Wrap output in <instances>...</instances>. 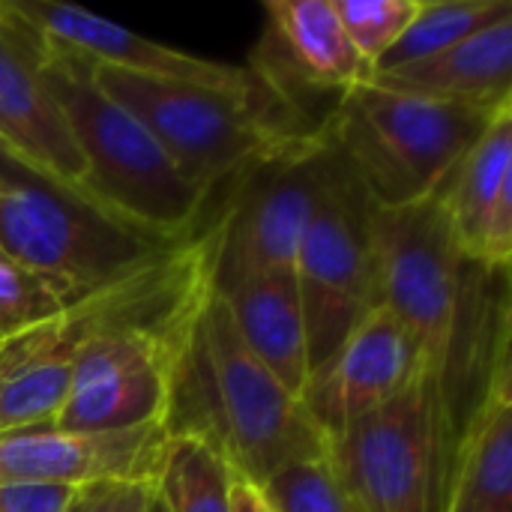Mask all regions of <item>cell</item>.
I'll return each instance as SVG.
<instances>
[{
	"label": "cell",
	"instance_id": "23",
	"mask_svg": "<svg viewBox=\"0 0 512 512\" xmlns=\"http://www.w3.org/2000/svg\"><path fill=\"white\" fill-rule=\"evenodd\" d=\"M333 6L360 57L375 69L408 30L420 0H333Z\"/></svg>",
	"mask_w": 512,
	"mask_h": 512
},
{
	"label": "cell",
	"instance_id": "24",
	"mask_svg": "<svg viewBox=\"0 0 512 512\" xmlns=\"http://www.w3.org/2000/svg\"><path fill=\"white\" fill-rule=\"evenodd\" d=\"M63 309L66 303L42 276L0 252V342L57 318Z\"/></svg>",
	"mask_w": 512,
	"mask_h": 512
},
{
	"label": "cell",
	"instance_id": "10",
	"mask_svg": "<svg viewBox=\"0 0 512 512\" xmlns=\"http://www.w3.org/2000/svg\"><path fill=\"white\" fill-rule=\"evenodd\" d=\"M195 318L177 327L114 324L93 333L72 357L69 393L54 426L117 432L162 423L171 372Z\"/></svg>",
	"mask_w": 512,
	"mask_h": 512
},
{
	"label": "cell",
	"instance_id": "15",
	"mask_svg": "<svg viewBox=\"0 0 512 512\" xmlns=\"http://www.w3.org/2000/svg\"><path fill=\"white\" fill-rule=\"evenodd\" d=\"M12 9L36 27L48 42L117 72L141 75V78H162V81H183V84H204V87H252L255 75L243 66L216 63L207 57H195L162 42L144 39L129 27L93 15L78 6L51 3V0H9Z\"/></svg>",
	"mask_w": 512,
	"mask_h": 512
},
{
	"label": "cell",
	"instance_id": "29",
	"mask_svg": "<svg viewBox=\"0 0 512 512\" xmlns=\"http://www.w3.org/2000/svg\"><path fill=\"white\" fill-rule=\"evenodd\" d=\"M3 150H6V147H3V141H0V153H3Z\"/></svg>",
	"mask_w": 512,
	"mask_h": 512
},
{
	"label": "cell",
	"instance_id": "7",
	"mask_svg": "<svg viewBox=\"0 0 512 512\" xmlns=\"http://www.w3.org/2000/svg\"><path fill=\"white\" fill-rule=\"evenodd\" d=\"M342 150L327 126L306 132L285 150L237 174L216 213L219 252L213 288L255 273H291L303 234L324 201Z\"/></svg>",
	"mask_w": 512,
	"mask_h": 512
},
{
	"label": "cell",
	"instance_id": "28",
	"mask_svg": "<svg viewBox=\"0 0 512 512\" xmlns=\"http://www.w3.org/2000/svg\"><path fill=\"white\" fill-rule=\"evenodd\" d=\"M147 512H168V507L162 504V498H159V495H153V501H150V507H147Z\"/></svg>",
	"mask_w": 512,
	"mask_h": 512
},
{
	"label": "cell",
	"instance_id": "6",
	"mask_svg": "<svg viewBox=\"0 0 512 512\" xmlns=\"http://www.w3.org/2000/svg\"><path fill=\"white\" fill-rule=\"evenodd\" d=\"M498 111L360 84L336 99L327 126L372 204L402 207L432 198Z\"/></svg>",
	"mask_w": 512,
	"mask_h": 512
},
{
	"label": "cell",
	"instance_id": "26",
	"mask_svg": "<svg viewBox=\"0 0 512 512\" xmlns=\"http://www.w3.org/2000/svg\"><path fill=\"white\" fill-rule=\"evenodd\" d=\"M78 489L57 483H3L0 512H69Z\"/></svg>",
	"mask_w": 512,
	"mask_h": 512
},
{
	"label": "cell",
	"instance_id": "25",
	"mask_svg": "<svg viewBox=\"0 0 512 512\" xmlns=\"http://www.w3.org/2000/svg\"><path fill=\"white\" fill-rule=\"evenodd\" d=\"M153 495V483H93L78 489L69 512H147Z\"/></svg>",
	"mask_w": 512,
	"mask_h": 512
},
{
	"label": "cell",
	"instance_id": "9",
	"mask_svg": "<svg viewBox=\"0 0 512 512\" xmlns=\"http://www.w3.org/2000/svg\"><path fill=\"white\" fill-rule=\"evenodd\" d=\"M372 207L369 192L342 156L324 201L303 234L294 264L306 324L309 375L321 369L366 312L378 306Z\"/></svg>",
	"mask_w": 512,
	"mask_h": 512
},
{
	"label": "cell",
	"instance_id": "12",
	"mask_svg": "<svg viewBox=\"0 0 512 512\" xmlns=\"http://www.w3.org/2000/svg\"><path fill=\"white\" fill-rule=\"evenodd\" d=\"M423 372L426 360L420 342L384 303H378L333 357L309 375L300 402L315 426L333 441L357 420L402 396Z\"/></svg>",
	"mask_w": 512,
	"mask_h": 512
},
{
	"label": "cell",
	"instance_id": "1",
	"mask_svg": "<svg viewBox=\"0 0 512 512\" xmlns=\"http://www.w3.org/2000/svg\"><path fill=\"white\" fill-rule=\"evenodd\" d=\"M372 261L378 303L423 348L453 456L495 366L512 354L510 273L465 258L435 198L372 207Z\"/></svg>",
	"mask_w": 512,
	"mask_h": 512
},
{
	"label": "cell",
	"instance_id": "11",
	"mask_svg": "<svg viewBox=\"0 0 512 512\" xmlns=\"http://www.w3.org/2000/svg\"><path fill=\"white\" fill-rule=\"evenodd\" d=\"M264 12V33L246 69L300 117L306 99H339L372 81L375 69L348 39L333 0H267Z\"/></svg>",
	"mask_w": 512,
	"mask_h": 512
},
{
	"label": "cell",
	"instance_id": "3",
	"mask_svg": "<svg viewBox=\"0 0 512 512\" xmlns=\"http://www.w3.org/2000/svg\"><path fill=\"white\" fill-rule=\"evenodd\" d=\"M39 72L81 150V192L93 204L171 243L192 237L207 222L213 192L180 174L159 141L96 87L84 57L39 33Z\"/></svg>",
	"mask_w": 512,
	"mask_h": 512
},
{
	"label": "cell",
	"instance_id": "20",
	"mask_svg": "<svg viewBox=\"0 0 512 512\" xmlns=\"http://www.w3.org/2000/svg\"><path fill=\"white\" fill-rule=\"evenodd\" d=\"M504 18H512L510 0H420L408 30L384 54L375 72H387L435 57Z\"/></svg>",
	"mask_w": 512,
	"mask_h": 512
},
{
	"label": "cell",
	"instance_id": "18",
	"mask_svg": "<svg viewBox=\"0 0 512 512\" xmlns=\"http://www.w3.org/2000/svg\"><path fill=\"white\" fill-rule=\"evenodd\" d=\"M441 512H512V354L456 441Z\"/></svg>",
	"mask_w": 512,
	"mask_h": 512
},
{
	"label": "cell",
	"instance_id": "22",
	"mask_svg": "<svg viewBox=\"0 0 512 512\" xmlns=\"http://www.w3.org/2000/svg\"><path fill=\"white\" fill-rule=\"evenodd\" d=\"M258 489L273 512H357L330 456L294 462Z\"/></svg>",
	"mask_w": 512,
	"mask_h": 512
},
{
	"label": "cell",
	"instance_id": "17",
	"mask_svg": "<svg viewBox=\"0 0 512 512\" xmlns=\"http://www.w3.org/2000/svg\"><path fill=\"white\" fill-rule=\"evenodd\" d=\"M369 84L402 96L489 111L512 105V18L483 27L435 57L375 72Z\"/></svg>",
	"mask_w": 512,
	"mask_h": 512
},
{
	"label": "cell",
	"instance_id": "5",
	"mask_svg": "<svg viewBox=\"0 0 512 512\" xmlns=\"http://www.w3.org/2000/svg\"><path fill=\"white\" fill-rule=\"evenodd\" d=\"M174 246L0 153V252L42 276L66 306Z\"/></svg>",
	"mask_w": 512,
	"mask_h": 512
},
{
	"label": "cell",
	"instance_id": "27",
	"mask_svg": "<svg viewBox=\"0 0 512 512\" xmlns=\"http://www.w3.org/2000/svg\"><path fill=\"white\" fill-rule=\"evenodd\" d=\"M231 512H273V507L255 483L231 474Z\"/></svg>",
	"mask_w": 512,
	"mask_h": 512
},
{
	"label": "cell",
	"instance_id": "13",
	"mask_svg": "<svg viewBox=\"0 0 512 512\" xmlns=\"http://www.w3.org/2000/svg\"><path fill=\"white\" fill-rule=\"evenodd\" d=\"M168 432L147 423L117 432H66L54 423L0 435L3 483H153L162 471Z\"/></svg>",
	"mask_w": 512,
	"mask_h": 512
},
{
	"label": "cell",
	"instance_id": "4",
	"mask_svg": "<svg viewBox=\"0 0 512 512\" xmlns=\"http://www.w3.org/2000/svg\"><path fill=\"white\" fill-rule=\"evenodd\" d=\"M90 72L96 87L159 141L180 174L207 192L321 126L300 117L258 81L252 87H204L141 78L96 63H90Z\"/></svg>",
	"mask_w": 512,
	"mask_h": 512
},
{
	"label": "cell",
	"instance_id": "16",
	"mask_svg": "<svg viewBox=\"0 0 512 512\" xmlns=\"http://www.w3.org/2000/svg\"><path fill=\"white\" fill-rule=\"evenodd\" d=\"M465 258L510 273L512 261V105L501 108L477 144L432 195Z\"/></svg>",
	"mask_w": 512,
	"mask_h": 512
},
{
	"label": "cell",
	"instance_id": "19",
	"mask_svg": "<svg viewBox=\"0 0 512 512\" xmlns=\"http://www.w3.org/2000/svg\"><path fill=\"white\" fill-rule=\"evenodd\" d=\"M249 351L300 399L309 381L306 324L297 279L291 273H255L213 288Z\"/></svg>",
	"mask_w": 512,
	"mask_h": 512
},
{
	"label": "cell",
	"instance_id": "14",
	"mask_svg": "<svg viewBox=\"0 0 512 512\" xmlns=\"http://www.w3.org/2000/svg\"><path fill=\"white\" fill-rule=\"evenodd\" d=\"M0 141L33 171L81 192L84 159L39 72V33L0 0Z\"/></svg>",
	"mask_w": 512,
	"mask_h": 512
},
{
	"label": "cell",
	"instance_id": "2",
	"mask_svg": "<svg viewBox=\"0 0 512 512\" xmlns=\"http://www.w3.org/2000/svg\"><path fill=\"white\" fill-rule=\"evenodd\" d=\"M162 426L168 438L204 444L255 486L294 462L330 456V438L249 351L216 291L180 348Z\"/></svg>",
	"mask_w": 512,
	"mask_h": 512
},
{
	"label": "cell",
	"instance_id": "21",
	"mask_svg": "<svg viewBox=\"0 0 512 512\" xmlns=\"http://www.w3.org/2000/svg\"><path fill=\"white\" fill-rule=\"evenodd\" d=\"M156 495L168 512H231V471L192 438H168Z\"/></svg>",
	"mask_w": 512,
	"mask_h": 512
},
{
	"label": "cell",
	"instance_id": "8",
	"mask_svg": "<svg viewBox=\"0 0 512 512\" xmlns=\"http://www.w3.org/2000/svg\"><path fill=\"white\" fill-rule=\"evenodd\" d=\"M357 512H441L450 444L429 372L330 441Z\"/></svg>",
	"mask_w": 512,
	"mask_h": 512
}]
</instances>
